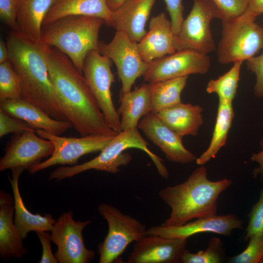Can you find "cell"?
I'll use <instances>...</instances> for the list:
<instances>
[{
  "label": "cell",
  "mask_w": 263,
  "mask_h": 263,
  "mask_svg": "<svg viewBox=\"0 0 263 263\" xmlns=\"http://www.w3.org/2000/svg\"><path fill=\"white\" fill-rule=\"evenodd\" d=\"M43 50L59 105L75 131L81 136L117 134L108 125L84 75L70 59L53 46L43 44Z\"/></svg>",
  "instance_id": "6da1fadb"
},
{
  "label": "cell",
  "mask_w": 263,
  "mask_h": 263,
  "mask_svg": "<svg viewBox=\"0 0 263 263\" xmlns=\"http://www.w3.org/2000/svg\"><path fill=\"white\" fill-rule=\"evenodd\" d=\"M6 42L9 60L20 78L21 98L56 119L67 120L50 77L43 44L11 31Z\"/></svg>",
  "instance_id": "7a4b0ae2"
},
{
  "label": "cell",
  "mask_w": 263,
  "mask_h": 263,
  "mask_svg": "<svg viewBox=\"0 0 263 263\" xmlns=\"http://www.w3.org/2000/svg\"><path fill=\"white\" fill-rule=\"evenodd\" d=\"M232 183L227 178L210 181L205 166L197 168L184 182L159 191V197L171 209L162 225L179 226L193 219L217 215L219 197Z\"/></svg>",
  "instance_id": "3957f363"
},
{
  "label": "cell",
  "mask_w": 263,
  "mask_h": 263,
  "mask_svg": "<svg viewBox=\"0 0 263 263\" xmlns=\"http://www.w3.org/2000/svg\"><path fill=\"white\" fill-rule=\"evenodd\" d=\"M103 23V19L94 17H63L42 26L41 42L62 52L82 73L87 55L98 50L99 32Z\"/></svg>",
  "instance_id": "277c9868"
},
{
  "label": "cell",
  "mask_w": 263,
  "mask_h": 263,
  "mask_svg": "<svg viewBox=\"0 0 263 263\" xmlns=\"http://www.w3.org/2000/svg\"><path fill=\"white\" fill-rule=\"evenodd\" d=\"M148 146L149 144L141 136L138 127L122 131L100 151L98 156L81 164L59 167L50 173L49 180L60 181L90 169L115 174L119 171L120 167L125 166L131 162V155L124 152L129 148H136L144 151L153 162L159 175L164 179H168L169 171L163 160L153 153Z\"/></svg>",
  "instance_id": "5b68a950"
},
{
  "label": "cell",
  "mask_w": 263,
  "mask_h": 263,
  "mask_svg": "<svg viewBox=\"0 0 263 263\" xmlns=\"http://www.w3.org/2000/svg\"><path fill=\"white\" fill-rule=\"evenodd\" d=\"M222 37L217 51L221 64L246 61L263 49V27L255 20L237 19L222 21Z\"/></svg>",
  "instance_id": "8992f818"
},
{
  "label": "cell",
  "mask_w": 263,
  "mask_h": 263,
  "mask_svg": "<svg viewBox=\"0 0 263 263\" xmlns=\"http://www.w3.org/2000/svg\"><path fill=\"white\" fill-rule=\"evenodd\" d=\"M98 211L108 225L106 236L98 245L100 263L114 262L131 243L147 235L145 225L112 205L101 203Z\"/></svg>",
  "instance_id": "52a82bcc"
},
{
  "label": "cell",
  "mask_w": 263,
  "mask_h": 263,
  "mask_svg": "<svg viewBox=\"0 0 263 263\" xmlns=\"http://www.w3.org/2000/svg\"><path fill=\"white\" fill-rule=\"evenodd\" d=\"M192 7L174 36L176 51L188 49L207 54L216 49L210 23L217 18L216 9L209 0H193Z\"/></svg>",
  "instance_id": "ba28073f"
},
{
  "label": "cell",
  "mask_w": 263,
  "mask_h": 263,
  "mask_svg": "<svg viewBox=\"0 0 263 263\" xmlns=\"http://www.w3.org/2000/svg\"><path fill=\"white\" fill-rule=\"evenodd\" d=\"M112 61L98 50L92 51L86 57L82 72L108 125L119 133L122 132L120 115L114 106L111 90L115 81Z\"/></svg>",
  "instance_id": "9c48e42d"
},
{
  "label": "cell",
  "mask_w": 263,
  "mask_h": 263,
  "mask_svg": "<svg viewBox=\"0 0 263 263\" xmlns=\"http://www.w3.org/2000/svg\"><path fill=\"white\" fill-rule=\"evenodd\" d=\"M36 132L40 137L51 141L54 149L48 159L29 171L31 174L58 164L74 166L81 156L102 150L115 136L94 134L75 138L60 136L41 130H38Z\"/></svg>",
  "instance_id": "30bf717a"
},
{
  "label": "cell",
  "mask_w": 263,
  "mask_h": 263,
  "mask_svg": "<svg viewBox=\"0 0 263 263\" xmlns=\"http://www.w3.org/2000/svg\"><path fill=\"white\" fill-rule=\"evenodd\" d=\"M99 52L115 64L122 84V94L131 91L136 80L143 76L150 63L145 62L139 52L138 43L132 40L124 32L116 31L109 43L100 41Z\"/></svg>",
  "instance_id": "8fae6325"
},
{
  "label": "cell",
  "mask_w": 263,
  "mask_h": 263,
  "mask_svg": "<svg viewBox=\"0 0 263 263\" xmlns=\"http://www.w3.org/2000/svg\"><path fill=\"white\" fill-rule=\"evenodd\" d=\"M91 220L75 221L72 211L62 213L56 221L51 232L52 241L57 246L55 256L59 263H89L95 252L88 249L82 236Z\"/></svg>",
  "instance_id": "7c38bea8"
},
{
  "label": "cell",
  "mask_w": 263,
  "mask_h": 263,
  "mask_svg": "<svg viewBox=\"0 0 263 263\" xmlns=\"http://www.w3.org/2000/svg\"><path fill=\"white\" fill-rule=\"evenodd\" d=\"M211 64L209 56L192 50H181L150 63L143 76L149 83L191 74H206Z\"/></svg>",
  "instance_id": "4fadbf2b"
},
{
  "label": "cell",
  "mask_w": 263,
  "mask_h": 263,
  "mask_svg": "<svg viewBox=\"0 0 263 263\" xmlns=\"http://www.w3.org/2000/svg\"><path fill=\"white\" fill-rule=\"evenodd\" d=\"M36 132L28 130L15 134L0 159V171L16 168L30 171L42 159L52 154L54 149L52 142L40 137Z\"/></svg>",
  "instance_id": "5bb4252c"
},
{
  "label": "cell",
  "mask_w": 263,
  "mask_h": 263,
  "mask_svg": "<svg viewBox=\"0 0 263 263\" xmlns=\"http://www.w3.org/2000/svg\"><path fill=\"white\" fill-rule=\"evenodd\" d=\"M187 239L147 235L135 242L128 263H180Z\"/></svg>",
  "instance_id": "9a60e30c"
},
{
  "label": "cell",
  "mask_w": 263,
  "mask_h": 263,
  "mask_svg": "<svg viewBox=\"0 0 263 263\" xmlns=\"http://www.w3.org/2000/svg\"><path fill=\"white\" fill-rule=\"evenodd\" d=\"M138 128L164 153L168 160L187 164L193 162L196 156L184 146L183 137L164 124L152 113L143 117Z\"/></svg>",
  "instance_id": "2e32d148"
},
{
  "label": "cell",
  "mask_w": 263,
  "mask_h": 263,
  "mask_svg": "<svg viewBox=\"0 0 263 263\" xmlns=\"http://www.w3.org/2000/svg\"><path fill=\"white\" fill-rule=\"evenodd\" d=\"M243 221L235 214L215 215L197 219L179 226L164 225L152 226L147 229L148 235H160L169 238L187 239L190 236L204 232L225 236L231 235L233 230L242 228Z\"/></svg>",
  "instance_id": "e0dca14e"
},
{
  "label": "cell",
  "mask_w": 263,
  "mask_h": 263,
  "mask_svg": "<svg viewBox=\"0 0 263 263\" xmlns=\"http://www.w3.org/2000/svg\"><path fill=\"white\" fill-rule=\"evenodd\" d=\"M174 36L170 20L165 13L152 17L149 31L138 43L142 59L150 63L155 60L174 53Z\"/></svg>",
  "instance_id": "ac0fdd59"
},
{
  "label": "cell",
  "mask_w": 263,
  "mask_h": 263,
  "mask_svg": "<svg viewBox=\"0 0 263 263\" xmlns=\"http://www.w3.org/2000/svg\"><path fill=\"white\" fill-rule=\"evenodd\" d=\"M156 0H126L113 11L110 26L138 43L147 31L145 26Z\"/></svg>",
  "instance_id": "d6986e66"
},
{
  "label": "cell",
  "mask_w": 263,
  "mask_h": 263,
  "mask_svg": "<svg viewBox=\"0 0 263 263\" xmlns=\"http://www.w3.org/2000/svg\"><path fill=\"white\" fill-rule=\"evenodd\" d=\"M0 109L26 122L36 131L41 130L60 135L73 127L69 121L56 119L36 105L21 98L1 102Z\"/></svg>",
  "instance_id": "ffe728a7"
},
{
  "label": "cell",
  "mask_w": 263,
  "mask_h": 263,
  "mask_svg": "<svg viewBox=\"0 0 263 263\" xmlns=\"http://www.w3.org/2000/svg\"><path fill=\"white\" fill-rule=\"evenodd\" d=\"M14 197L3 190L0 191V256L8 260L21 258L27 253L22 238L13 219Z\"/></svg>",
  "instance_id": "44dd1931"
},
{
  "label": "cell",
  "mask_w": 263,
  "mask_h": 263,
  "mask_svg": "<svg viewBox=\"0 0 263 263\" xmlns=\"http://www.w3.org/2000/svg\"><path fill=\"white\" fill-rule=\"evenodd\" d=\"M24 169L22 168L13 169L12 178L8 177L14 200V223L23 240L31 231H51L56 222L50 214H33L24 205L19 187V179Z\"/></svg>",
  "instance_id": "7402d4cb"
},
{
  "label": "cell",
  "mask_w": 263,
  "mask_h": 263,
  "mask_svg": "<svg viewBox=\"0 0 263 263\" xmlns=\"http://www.w3.org/2000/svg\"><path fill=\"white\" fill-rule=\"evenodd\" d=\"M113 11L107 0H56L46 14L42 26L71 16L94 17L110 26Z\"/></svg>",
  "instance_id": "603a6c76"
},
{
  "label": "cell",
  "mask_w": 263,
  "mask_h": 263,
  "mask_svg": "<svg viewBox=\"0 0 263 263\" xmlns=\"http://www.w3.org/2000/svg\"><path fill=\"white\" fill-rule=\"evenodd\" d=\"M203 111L200 105L181 102L154 114L164 124L183 137L198 135L204 123Z\"/></svg>",
  "instance_id": "cb8c5ba5"
},
{
  "label": "cell",
  "mask_w": 263,
  "mask_h": 263,
  "mask_svg": "<svg viewBox=\"0 0 263 263\" xmlns=\"http://www.w3.org/2000/svg\"><path fill=\"white\" fill-rule=\"evenodd\" d=\"M118 113L121 116L122 131L138 127L141 119L151 113L149 83L143 84L134 90L122 94Z\"/></svg>",
  "instance_id": "d4e9b609"
},
{
  "label": "cell",
  "mask_w": 263,
  "mask_h": 263,
  "mask_svg": "<svg viewBox=\"0 0 263 263\" xmlns=\"http://www.w3.org/2000/svg\"><path fill=\"white\" fill-rule=\"evenodd\" d=\"M56 0H20L17 24L18 32L41 42L44 19Z\"/></svg>",
  "instance_id": "484cf974"
},
{
  "label": "cell",
  "mask_w": 263,
  "mask_h": 263,
  "mask_svg": "<svg viewBox=\"0 0 263 263\" xmlns=\"http://www.w3.org/2000/svg\"><path fill=\"white\" fill-rule=\"evenodd\" d=\"M234 117L232 102L219 100L216 122L209 145L196 162L204 165L214 158L226 142Z\"/></svg>",
  "instance_id": "4316f807"
},
{
  "label": "cell",
  "mask_w": 263,
  "mask_h": 263,
  "mask_svg": "<svg viewBox=\"0 0 263 263\" xmlns=\"http://www.w3.org/2000/svg\"><path fill=\"white\" fill-rule=\"evenodd\" d=\"M188 77L182 76L149 83L151 113H156L182 102L181 94L187 85Z\"/></svg>",
  "instance_id": "83f0119b"
},
{
  "label": "cell",
  "mask_w": 263,
  "mask_h": 263,
  "mask_svg": "<svg viewBox=\"0 0 263 263\" xmlns=\"http://www.w3.org/2000/svg\"><path fill=\"white\" fill-rule=\"evenodd\" d=\"M243 61L233 63L230 69L216 79H211L206 87L208 94H216L219 100L232 102L237 93Z\"/></svg>",
  "instance_id": "f1b7e54d"
},
{
  "label": "cell",
  "mask_w": 263,
  "mask_h": 263,
  "mask_svg": "<svg viewBox=\"0 0 263 263\" xmlns=\"http://www.w3.org/2000/svg\"><path fill=\"white\" fill-rule=\"evenodd\" d=\"M21 98L20 78L9 60L0 63V102Z\"/></svg>",
  "instance_id": "f546056e"
},
{
  "label": "cell",
  "mask_w": 263,
  "mask_h": 263,
  "mask_svg": "<svg viewBox=\"0 0 263 263\" xmlns=\"http://www.w3.org/2000/svg\"><path fill=\"white\" fill-rule=\"evenodd\" d=\"M224 257L223 243L219 238L213 237L204 250L194 253L186 249L182 256L181 263H220L223 262Z\"/></svg>",
  "instance_id": "4dcf8cb0"
},
{
  "label": "cell",
  "mask_w": 263,
  "mask_h": 263,
  "mask_svg": "<svg viewBox=\"0 0 263 263\" xmlns=\"http://www.w3.org/2000/svg\"><path fill=\"white\" fill-rule=\"evenodd\" d=\"M215 7L217 18L222 21H231L244 13L249 0H209Z\"/></svg>",
  "instance_id": "1f68e13d"
},
{
  "label": "cell",
  "mask_w": 263,
  "mask_h": 263,
  "mask_svg": "<svg viewBox=\"0 0 263 263\" xmlns=\"http://www.w3.org/2000/svg\"><path fill=\"white\" fill-rule=\"evenodd\" d=\"M246 248L229 260L231 263H262L263 261V234H255L249 239Z\"/></svg>",
  "instance_id": "d6a6232c"
},
{
  "label": "cell",
  "mask_w": 263,
  "mask_h": 263,
  "mask_svg": "<svg viewBox=\"0 0 263 263\" xmlns=\"http://www.w3.org/2000/svg\"><path fill=\"white\" fill-rule=\"evenodd\" d=\"M248 225L245 230L244 241L255 234H263V188L258 202L253 206L249 215Z\"/></svg>",
  "instance_id": "836d02e7"
},
{
  "label": "cell",
  "mask_w": 263,
  "mask_h": 263,
  "mask_svg": "<svg viewBox=\"0 0 263 263\" xmlns=\"http://www.w3.org/2000/svg\"><path fill=\"white\" fill-rule=\"evenodd\" d=\"M28 130L35 131L26 122L14 117L0 109V137L13 133H21Z\"/></svg>",
  "instance_id": "e575fe53"
},
{
  "label": "cell",
  "mask_w": 263,
  "mask_h": 263,
  "mask_svg": "<svg viewBox=\"0 0 263 263\" xmlns=\"http://www.w3.org/2000/svg\"><path fill=\"white\" fill-rule=\"evenodd\" d=\"M20 0H0V19L11 31L18 32L17 19Z\"/></svg>",
  "instance_id": "d590c367"
},
{
  "label": "cell",
  "mask_w": 263,
  "mask_h": 263,
  "mask_svg": "<svg viewBox=\"0 0 263 263\" xmlns=\"http://www.w3.org/2000/svg\"><path fill=\"white\" fill-rule=\"evenodd\" d=\"M247 68L253 72L256 77L254 93L257 97H263V51L258 56H254L246 61Z\"/></svg>",
  "instance_id": "8d00e7d4"
},
{
  "label": "cell",
  "mask_w": 263,
  "mask_h": 263,
  "mask_svg": "<svg viewBox=\"0 0 263 263\" xmlns=\"http://www.w3.org/2000/svg\"><path fill=\"white\" fill-rule=\"evenodd\" d=\"M164 0L170 17L173 32L176 35L179 33L184 19L183 18L184 6L182 0Z\"/></svg>",
  "instance_id": "74e56055"
},
{
  "label": "cell",
  "mask_w": 263,
  "mask_h": 263,
  "mask_svg": "<svg viewBox=\"0 0 263 263\" xmlns=\"http://www.w3.org/2000/svg\"><path fill=\"white\" fill-rule=\"evenodd\" d=\"M41 243L42 253L39 263H58V261L55 255L53 254L51 248V236L47 231L36 232Z\"/></svg>",
  "instance_id": "f35d334b"
},
{
  "label": "cell",
  "mask_w": 263,
  "mask_h": 263,
  "mask_svg": "<svg viewBox=\"0 0 263 263\" xmlns=\"http://www.w3.org/2000/svg\"><path fill=\"white\" fill-rule=\"evenodd\" d=\"M263 14V0H249L243 14L238 19L255 20Z\"/></svg>",
  "instance_id": "ab89813d"
},
{
  "label": "cell",
  "mask_w": 263,
  "mask_h": 263,
  "mask_svg": "<svg viewBox=\"0 0 263 263\" xmlns=\"http://www.w3.org/2000/svg\"><path fill=\"white\" fill-rule=\"evenodd\" d=\"M251 161L257 162L259 166L254 169L252 171V175L254 178H256L260 176L261 180L263 179V149L262 151L258 153L252 154Z\"/></svg>",
  "instance_id": "60d3db41"
},
{
  "label": "cell",
  "mask_w": 263,
  "mask_h": 263,
  "mask_svg": "<svg viewBox=\"0 0 263 263\" xmlns=\"http://www.w3.org/2000/svg\"><path fill=\"white\" fill-rule=\"evenodd\" d=\"M9 60V52L5 42L1 38L0 40V63Z\"/></svg>",
  "instance_id": "b9f144b4"
},
{
  "label": "cell",
  "mask_w": 263,
  "mask_h": 263,
  "mask_svg": "<svg viewBox=\"0 0 263 263\" xmlns=\"http://www.w3.org/2000/svg\"><path fill=\"white\" fill-rule=\"evenodd\" d=\"M126 0H107L108 6L112 11L117 9Z\"/></svg>",
  "instance_id": "7bdbcfd3"
},
{
  "label": "cell",
  "mask_w": 263,
  "mask_h": 263,
  "mask_svg": "<svg viewBox=\"0 0 263 263\" xmlns=\"http://www.w3.org/2000/svg\"><path fill=\"white\" fill-rule=\"evenodd\" d=\"M260 147L261 148L263 149V138L261 139L260 142Z\"/></svg>",
  "instance_id": "ee69618b"
},
{
  "label": "cell",
  "mask_w": 263,
  "mask_h": 263,
  "mask_svg": "<svg viewBox=\"0 0 263 263\" xmlns=\"http://www.w3.org/2000/svg\"></svg>",
  "instance_id": "f6af8a7d"
}]
</instances>
